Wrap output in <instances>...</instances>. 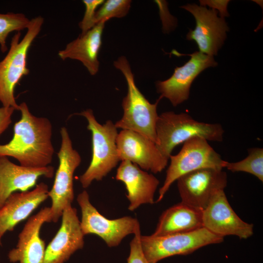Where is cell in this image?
<instances>
[{
  "label": "cell",
  "mask_w": 263,
  "mask_h": 263,
  "mask_svg": "<svg viewBox=\"0 0 263 263\" xmlns=\"http://www.w3.org/2000/svg\"><path fill=\"white\" fill-rule=\"evenodd\" d=\"M19 111L21 117L14 125L12 139L0 144V156L13 157L26 167L49 166L54 153L50 121L32 114L25 102L19 105Z\"/></svg>",
  "instance_id": "1"
},
{
  "label": "cell",
  "mask_w": 263,
  "mask_h": 263,
  "mask_svg": "<svg viewBox=\"0 0 263 263\" xmlns=\"http://www.w3.org/2000/svg\"><path fill=\"white\" fill-rule=\"evenodd\" d=\"M122 73L127 84V93L122 106L123 114L114 123L117 129L132 131L157 143L156 125L158 118L157 107L162 99L159 97L154 103H150L136 86L130 64L125 56L119 57L113 63Z\"/></svg>",
  "instance_id": "2"
},
{
  "label": "cell",
  "mask_w": 263,
  "mask_h": 263,
  "mask_svg": "<svg viewBox=\"0 0 263 263\" xmlns=\"http://www.w3.org/2000/svg\"><path fill=\"white\" fill-rule=\"evenodd\" d=\"M157 143L162 154L169 160L173 150L194 136L209 141L222 142L225 132L219 123L200 122L185 113L166 112L159 115L156 125Z\"/></svg>",
  "instance_id": "3"
},
{
  "label": "cell",
  "mask_w": 263,
  "mask_h": 263,
  "mask_svg": "<svg viewBox=\"0 0 263 263\" xmlns=\"http://www.w3.org/2000/svg\"><path fill=\"white\" fill-rule=\"evenodd\" d=\"M43 22L41 16L30 19L23 38L20 40V32L15 34L11 39L8 53L0 61V102L3 107H12L19 111V105L15 97V89L21 78L29 73L27 65L28 52L41 31Z\"/></svg>",
  "instance_id": "4"
},
{
  "label": "cell",
  "mask_w": 263,
  "mask_h": 263,
  "mask_svg": "<svg viewBox=\"0 0 263 263\" xmlns=\"http://www.w3.org/2000/svg\"><path fill=\"white\" fill-rule=\"evenodd\" d=\"M76 114L86 119L87 129L92 133L91 161L86 171L79 177L82 187L86 188L94 180H101L120 161L116 145L118 132L115 124L110 120L102 125L98 123L91 109Z\"/></svg>",
  "instance_id": "5"
},
{
  "label": "cell",
  "mask_w": 263,
  "mask_h": 263,
  "mask_svg": "<svg viewBox=\"0 0 263 263\" xmlns=\"http://www.w3.org/2000/svg\"><path fill=\"white\" fill-rule=\"evenodd\" d=\"M169 159L170 164L163 185L159 190L157 203L163 199L171 185L181 176L201 169H223L226 163L208 141L200 136L193 137L184 142L180 151L176 155H170Z\"/></svg>",
  "instance_id": "6"
},
{
  "label": "cell",
  "mask_w": 263,
  "mask_h": 263,
  "mask_svg": "<svg viewBox=\"0 0 263 263\" xmlns=\"http://www.w3.org/2000/svg\"><path fill=\"white\" fill-rule=\"evenodd\" d=\"M141 247L150 263H157L166 258L188 255L206 245L219 244L224 237L217 235L204 227L189 232L161 236L151 235L140 237Z\"/></svg>",
  "instance_id": "7"
},
{
  "label": "cell",
  "mask_w": 263,
  "mask_h": 263,
  "mask_svg": "<svg viewBox=\"0 0 263 263\" xmlns=\"http://www.w3.org/2000/svg\"><path fill=\"white\" fill-rule=\"evenodd\" d=\"M60 133L61 142L57 153L59 165L54 184L48 194L52 201L49 223L57 222L64 208L72 205L74 199V174L81 162L80 154L73 147L67 129L62 127Z\"/></svg>",
  "instance_id": "8"
},
{
  "label": "cell",
  "mask_w": 263,
  "mask_h": 263,
  "mask_svg": "<svg viewBox=\"0 0 263 263\" xmlns=\"http://www.w3.org/2000/svg\"><path fill=\"white\" fill-rule=\"evenodd\" d=\"M77 201L81 211L80 225L84 235H96L110 247L119 245L127 236L134 234L140 226L138 220L131 216L112 220L103 216L91 204L86 190L78 195Z\"/></svg>",
  "instance_id": "9"
},
{
  "label": "cell",
  "mask_w": 263,
  "mask_h": 263,
  "mask_svg": "<svg viewBox=\"0 0 263 263\" xmlns=\"http://www.w3.org/2000/svg\"><path fill=\"white\" fill-rule=\"evenodd\" d=\"M176 181L181 202L203 210L217 191L224 190L227 177L223 169L206 168L184 174Z\"/></svg>",
  "instance_id": "10"
},
{
  "label": "cell",
  "mask_w": 263,
  "mask_h": 263,
  "mask_svg": "<svg viewBox=\"0 0 263 263\" xmlns=\"http://www.w3.org/2000/svg\"><path fill=\"white\" fill-rule=\"evenodd\" d=\"M194 17L196 26L190 29L187 39L197 43L199 52L213 56L216 55L226 38L229 28L225 19L218 17V11L208 9L196 4H188L181 7Z\"/></svg>",
  "instance_id": "11"
},
{
  "label": "cell",
  "mask_w": 263,
  "mask_h": 263,
  "mask_svg": "<svg viewBox=\"0 0 263 263\" xmlns=\"http://www.w3.org/2000/svg\"><path fill=\"white\" fill-rule=\"evenodd\" d=\"M203 226L224 238L234 235L246 239L253 234L254 225L238 216L229 204L224 190L217 191L203 209Z\"/></svg>",
  "instance_id": "12"
},
{
  "label": "cell",
  "mask_w": 263,
  "mask_h": 263,
  "mask_svg": "<svg viewBox=\"0 0 263 263\" xmlns=\"http://www.w3.org/2000/svg\"><path fill=\"white\" fill-rule=\"evenodd\" d=\"M190 59L183 66L175 68L172 75L164 81H158L156 86L161 98L169 100L176 107L187 100L192 82L205 69L218 65L213 56L200 52L191 54Z\"/></svg>",
  "instance_id": "13"
},
{
  "label": "cell",
  "mask_w": 263,
  "mask_h": 263,
  "mask_svg": "<svg viewBox=\"0 0 263 263\" xmlns=\"http://www.w3.org/2000/svg\"><path fill=\"white\" fill-rule=\"evenodd\" d=\"M116 145L120 161H129L145 171L157 173L167 166L169 159L156 144L139 133L122 130L118 133Z\"/></svg>",
  "instance_id": "14"
},
{
  "label": "cell",
  "mask_w": 263,
  "mask_h": 263,
  "mask_svg": "<svg viewBox=\"0 0 263 263\" xmlns=\"http://www.w3.org/2000/svg\"><path fill=\"white\" fill-rule=\"evenodd\" d=\"M61 225L46 247L44 263H64L84 245L76 209L72 205L63 210Z\"/></svg>",
  "instance_id": "15"
},
{
  "label": "cell",
  "mask_w": 263,
  "mask_h": 263,
  "mask_svg": "<svg viewBox=\"0 0 263 263\" xmlns=\"http://www.w3.org/2000/svg\"><path fill=\"white\" fill-rule=\"evenodd\" d=\"M50 213V207H45L30 217L19 235L16 247L8 253L10 262L44 263L45 244L39 233L43 224L49 223Z\"/></svg>",
  "instance_id": "16"
},
{
  "label": "cell",
  "mask_w": 263,
  "mask_h": 263,
  "mask_svg": "<svg viewBox=\"0 0 263 263\" xmlns=\"http://www.w3.org/2000/svg\"><path fill=\"white\" fill-rule=\"evenodd\" d=\"M48 187L41 182L34 189L25 192H14L0 208V245L7 231H13L20 222L26 219L48 197Z\"/></svg>",
  "instance_id": "17"
},
{
  "label": "cell",
  "mask_w": 263,
  "mask_h": 263,
  "mask_svg": "<svg viewBox=\"0 0 263 263\" xmlns=\"http://www.w3.org/2000/svg\"><path fill=\"white\" fill-rule=\"evenodd\" d=\"M115 179L123 182L127 189L130 204L128 209L134 211L143 204H153L159 180L129 161H122Z\"/></svg>",
  "instance_id": "18"
},
{
  "label": "cell",
  "mask_w": 263,
  "mask_h": 263,
  "mask_svg": "<svg viewBox=\"0 0 263 263\" xmlns=\"http://www.w3.org/2000/svg\"><path fill=\"white\" fill-rule=\"evenodd\" d=\"M54 172L51 166L26 167L12 163L7 157L0 156V208L11 194L28 191L37 185L39 177L52 178Z\"/></svg>",
  "instance_id": "19"
},
{
  "label": "cell",
  "mask_w": 263,
  "mask_h": 263,
  "mask_svg": "<svg viewBox=\"0 0 263 263\" xmlns=\"http://www.w3.org/2000/svg\"><path fill=\"white\" fill-rule=\"evenodd\" d=\"M104 26L105 23H98L85 34H80L58 52L59 57L62 60L69 58L78 60L91 75L96 74L99 66L98 55Z\"/></svg>",
  "instance_id": "20"
},
{
  "label": "cell",
  "mask_w": 263,
  "mask_h": 263,
  "mask_svg": "<svg viewBox=\"0 0 263 263\" xmlns=\"http://www.w3.org/2000/svg\"><path fill=\"white\" fill-rule=\"evenodd\" d=\"M202 209L181 202L166 210L160 215L153 236L191 231L203 226Z\"/></svg>",
  "instance_id": "21"
},
{
  "label": "cell",
  "mask_w": 263,
  "mask_h": 263,
  "mask_svg": "<svg viewBox=\"0 0 263 263\" xmlns=\"http://www.w3.org/2000/svg\"><path fill=\"white\" fill-rule=\"evenodd\" d=\"M248 155L244 159L236 162L226 161L225 168L233 172H244L256 177L263 182V149L251 148L248 150Z\"/></svg>",
  "instance_id": "22"
},
{
  "label": "cell",
  "mask_w": 263,
  "mask_h": 263,
  "mask_svg": "<svg viewBox=\"0 0 263 263\" xmlns=\"http://www.w3.org/2000/svg\"><path fill=\"white\" fill-rule=\"evenodd\" d=\"M30 21L22 13H0V48L2 53L8 50L6 40L9 34L27 29Z\"/></svg>",
  "instance_id": "23"
},
{
  "label": "cell",
  "mask_w": 263,
  "mask_h": 263,
  "mask_svg": "<svg viewBox=\"0 0 263 263\" xmlns=\"http://www.w3.org/2000/svg\"><path fill=\"white\" fill-rule=\"evenodd\" d=\"M130 0H108L104 2L96 12L95 21L97 24L105 23L113 18H121L125 16L131 7Z\"/></svg>",
  "instance_id": "24"
},
{
  "label": "cell",
  "mask_w": 263,
  "mask_h": 263,
  "mask_svg": "<svg viewBox=\"0 0 263 263\" xmlns=\"http://www.w3.org/2000/svg\"><path fill=\"white\" fill-rule=\"evenodd\" d=\"M82 1L85 6V11L79 24L81 34H85L96 24L95 21L96 9L104 2L103 0H83Z\"/></svg>",
  "instance_id": "25"
},
{
  "label": "cell",
  "mask_w": 263,
  "mask_h": 263,
  "mask_svg": "<svg viewBox=\"0 0 263 263\" xmlns=\"http://www.w3.org/2000/svg\"><path fill=\"white\" fill-rule=\"evenodd\" d=\"M141 235L139 226L136 229L134 233V237L130 244V252L127 259V263H150L144 255L142 249Z\"/></svg>",
  "instance_id": "26"
},
{
  "label": "cell",
  "mask_w": 263,
  "mask_h": 263,
  "mask_svg": "<svg viewBox=\"0 0 263 263\" xmlns=\"http://www.w3.org/2000/svg\"><path fill=\"white\" fill-rule=\"evenodd\" d=\"M229 1V0H200V3L202 6L208 5L213 9H217L220 17L224 18L229 16L226 8Z\"/></svg>",
  "instance_id": "27"
},
{
  "label": "cell",
  "mask_w": 263,
  "mask_h": 263,
  "mask_svg": "<svg viewBox=\"0 0 263 263\" xmlns=\"http://www.w3.org/2000/svg\"><path fill=\"white\" fill-rule=\"evenodd\" d=\"M15 110L12 107L0 108V136L12 122V115Z\"/></svg>",
  "instance_id": "28"
}]
</instances>
